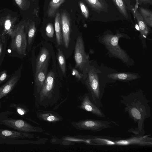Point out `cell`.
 Here are the masks:
<instances>
[{
	"instance_id": "9a60e30c",
	"label": "cell",
	"mask_w": 152,
	"mask_h": 152,
	"mask_svg": "<svg viewBox=\"0 0 152 152\" xmlns=\"http://www.w3.org/2000/svg\"><path fill=\"white\" fill-rule=\"evenodd\" d=\"M0 137L4 138L23 139L34 137V135L27 133L10 130L0 129Z\"/></svg>"
},
{
	"instance_id": "f1b7e54d",
	"label": "cell",
	"mask_w": 152,
	"mask_h": 152,
	"mask_svg": "<svg viewBox=\"0 0 152 152\" xmlns=\"http://www.w3.org/2000/svg\"><path fill=\"white\" fill-rule=\"evenodd\" d=\"M79 5L82 14L86 18H87L89 16V11L87 8L82 1L79 2Z\"/></svg>"
},
{
	"instance_id": "44dd1931",
	"label": "cell",
	"mask_w": 152,
	"mask_h": 152,
	"mask_svg": "<svg viewBox=\"0 0 152 152\" xmlns=\"http://www.w3.org/2000/svg\"><path fill=\"white\" fill-rule=\"evenodd\" d=\"M65 0H51L48 5L47 11L48 17H54L57 10L64 2Z\"/></svg>"
},
{
	"instance_id": "836d02e7",
	"label": "cell",
	"mask_w": 152,
	"mask_h": 152,
	"mask_svg": "<svg viewBox=\"0 0 152 152\" xmlns=\"http://www.w3.org/2000/svg\"><path fill=\"white\" fill-rule=\"evenodd\" d=\"M142 2H144L145 3H152V0H140Z\"/></svg>"
},
{
	"instance_id": "5b68a950",
	"label": "cell",
	"mask_w": 152,
	"mask_h": 152,
	"mask_svg": "<svg viewBox=\"0 0 152 152\" xmlns=\"http://www.w3.org/2000/svg\"><path fill=\"white\" fill-rule=\"evenodd\" d=\"M71 124L76 129L89 130L94 132L110 128L112 124L117 125L115 122L113 121L93 119H87L77 122H72Z\"/></svg>"
},
{
	"instance_id": "52a82bcc",
	"label": "cell",
	"mask_w": 152,
	"mask_h": 152,
	"mask_svg": "<svg viewBox=\"0 0 152 152\" xmlns=\"http://www.w3.org/2000/svg\"><path fill=\"white\" fill-rule=\"evenodd\" d=\"M121 36L120 34L106 35L103 38L102 41L113 55L126 62L129 60V58L126 53L118 45L119 38Z\"/></svg>"
},
{
	"instance_id": "603a6c76",
	"label": "cell",
	"mask_w": 152,
	"mask_h": 152,
	"mask_svg": "<svg viewBox=\"0 0 152 152\" xmlns=\"http://www.w3.org/2000/svg\"><path fill=\"white\" fill-rule=\"evenodd\" d=\"M140 13L147 25L152 27V13L150 10L142 7L139 8Z\"/></svg>"
},
{
	"instance_id": "ba28073f",
	"label": "cell",
	"mask_w": 152,
	"mask_h": 152,
	"mask_svg": "<svg viewBox=\"0 0 152 152\" xmlns=\"http://www.w3.org/2000/svg\"><path fill=\"white\" fill-rule=\"evenodd\" d=\"M2 124L18 131L26 132H42L41 128L33 126L26 121L21 119L9 118L2 121Z\"/></svg>"
},
{
	"instance_id": "e0dca14e",
	"label": "cell",
	"mask_w": 152,
	"mask_h": 152,
	"mask_svg": "<svg viewBox=\"0 0 152 152\" xmlns=\"http://www.w3.org/2000/svg\"><path fill=\"white\" fill-rule=\"evenodd\" d=\"M134 14L138 23L141 36L145 37L149 33V30L147 25L138 11L135 9L134 10Z\"/></svg>"
},
{
	"instance_id": "30bf717a",
	"label": "cell",
	"mask_w": 152,
	"mask_h": 152,
	"mask_svg": "<svg viewBox=\"0 0 152 152\" xmlns=\"http://www.w3.org/2000/svg\"><path fill=\"white\" fill-rule=\"evenodd\" d=\"M74 58L76 67L79 68H82L88 59V56L85 52L83 41L80 36L76 40Z\"/></svg>"
},
{
	"instance_id": "3957f363",
	"label": "cell",
	"mask_w": 152,
	"mask_h": 152,
	"mask_svg": "<svg viewBox=\"0 0 152 152\" xmlns=\"http://www.w3.org/2000/svg\"><path fill=\"white\" fill-rule=\"evenodd\" d=\"M86 84L91 100L99 107H102L101 101L104 91L101 88L98 75L93 69H91L89 71Z\"/></svg>"
},
{
	"instance_id": "9c48e42d",
	"label": "cell",
	"mask_w": 152,
	"mask_h": 152,
	"mask_svg": "<svg viewBox=\"0 0 152 152\" xmlns=\"http://www.w3.org/2000/svg\"><path fill=\"white\" fill-rule=\"evenodd\" d=\"M78 107L101 118L105 117V114L93 101L88 94H84L81 98Z\"/></svg>"
},
{
	"instance_id": "ffe728a7",
	"label": "cell",
	"mask_w": 152,
	"mask_h": 152,
	"mask_svg": "<svg viewBox=\"0 0 152 152\" xmlns=\"http://www.w3.org/2000/svg\"><path fill=\"white\" fill-rule=\"evenodd\" d=\"M111 79L121 80H130L136 79L138 78L137 75L128 73H114L107 76Z\"/></svg>"
},
{
	"instance_id": "2e32d148",
	"label": "cell",
	"mask_w": 152,
	"mask_h": 152,
	"mask_svg": "<svg viewBox=\"0 0 152 152\" xmlns=\"http://www.w3.org/2000/svg\"><path fill=\"white\" fill-rule=\"evenodd\" d=\"M18 81V77L14 76L5 84L0 87V99L7 96L12 91Z\"/></svg>"
},
{
	"instance_id": "83f0119b",
	"label": "cell",
	"mask_w": 152,
	"mask_h": 152,
	"mask_svg": "<svg viewBox=\"0 0 152 152\" xmlns=\"http://www.w3.org/2000/svg\"><path fill=\"white\" fill-rule=\"evenodd\" d=\"M46 34L49 37L52 38L53 37L54 31L53 26L52 23H48L46 28Z\"/></svg>"
},
{
	"instance_id": "277c9868",
	"label": "cell",
	"mask_w": 152,
	"mask_h": 152,
	"mask_svg": "<svg viewBox=\"0 0 152 152\" xmlns=\"http://www.w3.org/2000/svg\"><path fill=\"white\" fill-rule=\"evenodd\" d=\"M108 146H151L152 138L149 135H136L126 138L108 137Z\"/></svg>"
},
{
	"instance_id": "4dcf8cb0",
	"label": "cell",
	"mask_w": 152,
	"mask_h": 152,
	"mask_svg": "<svg viewBox=\"0 0 152 152\" xmlns=\"http://www.w3.org/2000/svg\"><path fill=\"white\" fill-rule=\"evenodd\" d=\"M7 74L5 71H2L0 74V84L3 83L6 79Z\"/></svg>"
},
{
	"instance_id": "484cf974",
	"label": "cell",
	"mask_w": 152,
	"mask_h": 152,
	"mask_svg": "<svg viewBox=\"0 0 152 152\" xmlns=\"http://www.w3.org/2000/svg\"><path fill=\"white\" fill-rule=\"evenodd\" d=\"M28 45H30L33 39L36 30V28L35 27V24L34 22L30 23L28 25Z\"/></svg>"
},
{
	"instance_id": "e575fe53",
	"label": "cell",
	"mask_w": 152,
	"mask_h": 152,
	"mask_svg": "<svg viewBox=\"0 0 152 152\" xmlns=\"http://www.w3.org/2000/svg\"><path fill=\"white\" fill-rule=\"evenodd\" d=\"M33 0V1H34L35 0Z\"/></svg>"
},
{
	"instance_id": "4316f807",
	"label": "cell",
	"mask_w": 152,
	"mask_h": 152,
	"mask_svg": "<svg viewBox=\"0 0 152 152\" xmlns=\"http://www.w3.org/2000/svg\"><path fill=\"white\" fill-rule=\"evenodd\" d=\"M18 7L23 10L28 9L30 5V2L28 0H14Z\"/></svg>"
},
{
	"instance_id": "d590c367",
	"label": "cell",
	"mask_w": 152,
	"mask_h": 152,
	"mask_svg": "<svg viewBox=\"0 0 152 152\" xmlns=\"http://www.w3.org/2000/svg\"><path fill=\"white\" fill-rule=\"evenodd\" d=\"M125 0V1H126V0Z\"/></svg>"
},
{
	"instance_id": "d6986e66",
	"label": "cell",
	"mask_w": 152,
	"mask_h": 152,
	"mask_svg": "<svg viewBox=\"0 0 152 152\" xmlns=\"http://www.w3.org/2000/svg\"><path fill=\"white\" fill-rule=\"evenodd\" d=\"M49 57V53L48 50L45 48H42L36 60L35 74L38 72L44 62Z\"/></svg>"
},
{
	"instance_id": "5bb4252c",
	"label": "cell",
	"mask_w": 152,
	"mask_h": 152,
	"mask_svg": "<svg viewBox=\"0 0 152 152\" xmlns=\"http://www.w3.org/2000/svg\"><path fill=\"white\" fill-rule=\"evenodd\" d=\"M36 115L39 119L50 123H56L63 119L59 114L50 111L39 110L37 111Z\"/></svg>"
},
{
	"instance_id": "8fae6325",
	"label": "cell",
	"mask_w": 152,
	"mask_h": 152,
	"mask_svg": "<svg viewBox=\"0 0 152 152\" xmlns=\"http://www.w3.org/2000/svg\"><path fill=\"white\" fill-rule=\"evenodd\" d=\"M63 40L65 47L68 48L70 41L71 32L70 23L69 17L65 12L61 15Z\"/></svg>"
},
{
	"instance_id": "cb8c5ba5",
	"label": "cell",
	"mask_w": 152,
	"mask_h": 152,
	"mask_svg": "<svg viewBox=\"0 0 152 152\" xmlns=\"http://www.w3.org/2000/svg\"><path fill=\"white\" fill-rule=\"evenodd\" d=\"M57 58L61 70L64 74L66 71V63L65 57L60 49H58Z\"/></svg>"
},
{
	"instance_id": "d6a6232c",
	"label": "cell",
	"mask_w": 152,
	"mask_h": 152,
	"mask_svg": "<svg viewBox=\"0 0 152 152\" xmlns=\"http://www.w3.org/2000/svg\"><path fill=\"white\" fill-rule=\"evenodd\" d=\"M1 35L0 34V56L1 53L2 49V43L1 41Z\"/></svg>"
},
{
	"instance_id": "d4e9b609",
	"label": "cell",
	"mask_w": 152,
	"mask_h": 152,
	"mask_svg": "<svg viewBox=\"0 0 152 152\" xmlns=\"http://www.w3.org/2000/svg\"><path fill=\"white\" fill-rule=\"evenodd\" d=\"M113 1L121 13L125 18H127V13L123 0H113Z\"/></svg>"
},
{
	"instance_id": "1f68e13d",
	"label": "cell",
	"mask_w": 152,
	"mask_h": 152,
	"mask_svg": "<svg viewBox=\"0 0 152 152\" xmlns=\"http://www.w3.org/2000/svg\"><path fill=\"white\" fill-rule=\"evenodd\" d=\"M73 74L75 75L78 79H80L82 77V75L75 69H74L72 70Z\"/></svg>"
},
{
	"instance_id": "6da1fadb",
	"label": "cell",
	"mask_w": 152,
	"mask_h": 152,
	"mask_svg": "<svg viewBox=\"0 0 152 152\" xmlns=\"http://www.w3.org/2000/svg\"><path fill=\"white\" fill-rule=\"evenodd\" d=\"M120 102L124 106V111L129 117L137 124V127L135 129L130 128L128 131L135 135H144L145 132L144 122L150 117V101L141 92L132 93L126 96H121Z\"/></svg>"
},
{
	"instance_id": "7c38bea8",
	"label": "cell",
	"mask_w": 152,
	"mask_h": 152,
	"mask_svg": "<svg viewBox=\"0 0 152 152\" xmlns=\"http://www.w3.org/2000/svg\"><path fill=\"white\" fill-rule=\"evenodd\" d=\"M17 19L16 17H12L10 14L1 19L0 24L4 28V30L1 35L2 38L4 39L5 35L7 34L11 37L12 36L15 26V24Z\"/></svg>"
},
{
	"instance_id": "ac0fdd59",
	"label": "cell",
	"mask_w": 152,
	"mask_h": 152,
	"mask_svg": "<svg viewBox=\"0 0 152 152\" xmlns=\"http://www.w3.org/2000/svg\"><path fill=\"white\" fill-rule=\"evenodd\" d=\"M54 25L57 42L58 45H60L62 43L63 38L61 15L59 12L56 13Z\"/></svg>"
},
{
	"instance_id": "8992f818",
	"label": "cell",
	"mask_w": 152,
	"mask_h": 152,
	"mask_svg": "<svg viewBox=\"0 0 152 152\" xmlns=\"http://www.w3.org/2000/svg\"><path fill=\"white\" fill-rule=\"evenodd\" d=\"M25 28L24 23L20 22L15 26L13 35L11 37V48L20 55L26 54L27 42Z\"/></svg>"
},
{
	"instance_id": "7a4b0ae2",
	"label": "cell",
	"mask_w": 152,
	"mask_h": 152,
	"mask_svg": "<svg viewBox=\"0 0 152 152\" xmlns=\"http://www.w3.org/2000/svg\"><path fill=\"white\" fill-rule=\"evenodd\" d=\"M55 75L52 71L47 75L41 89L35 96L37 102L44 107H47L56 103L59 97L54 93Z\"/></svg>"
},
{
	"instance_id": "4fadbf2b",
	"label": "cell",
	"mask_w": 152,
	"mask_h": 152,
	"mask_svg": "<svg viewBox=\"0 0 152 152\" xmlns=\"http://www.w3.org/2000/svg\"><path fill=\"white\" fill-rule=\"evenodd\" d=\"M49 57L44 62L41 68L35 75V85L37 95L40 91L47 76Z\"/></svg>"
},
{
	"instance_id": "f546056e",
	"label": "cell",
	"mask_w": 152,
	"mask_h": 152,
	"mask_svg": "<svg viewBox=\"0 0 152 152\" xmlns=\"http://www.w3.org/2000/svg\"><path fill=\"white\" fill-rule=\"evenodd\" d=\"M15 107L16 109V111L18 113L19 115H23L26 114L27 112V110L25 108L23 107L22 105H15Z\"/></svg>"
},
{
	"instance_id": "7402d4cb",
	"label": "cell",
	"mask_w": 152,
	"mask_h": 152,
	"mask_svg": "<svg viewBox=\"0 0 152 152\" xmlns=\"http://www.w3.org/2000/svg\"><path fill=\"white\" fill-rule=\"evenodd\" d=\"M93 9L97 12L104 10L105 2L104 0H85Z\"/></svg>"
}]
</instances>
